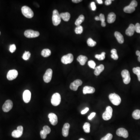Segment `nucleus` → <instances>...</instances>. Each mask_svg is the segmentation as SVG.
<instances>
[{
  "label": "nucleus",
  "mask_w": 140,
  "mask_h": 140,
  "mask_svg": "<svg viewBox=\"0 0 140 140\" xmlns=\"http://www.w3.org/2000/svg\"><path fill=\"white\" fill-rule=\"evenodd\" d=\"M109 98L111 102L115 106H119L122 101L120 96L115 93L110 94Z\"/></svg>",
  "instance_id": "1"
},
{
  "label": "nucleus",
  "mask_w": 140,
  "mask_h": 140,
  "mask_svg": "<svg viewBox=\"0 0 140 140\" xmlns=\"http://www.w3.org/2000/svg\"><path fill=\"white\" fill-rule=\"evenodd\" d=\"M23 15L28 18H32L34 16V14L32 10L27 6H23L21 9Z\"/></svg>",
  "instance_id": "2"
},
{
  "label": "nucleus",
  "mask_w": 140,
  "mask_h": 140,
  "mask_svg": "<svg viewBox=\"0 0 140 140\" xmlns=\"http://www.w3.org/2000/svg\"><path fill=\"white\" fill-rule=\"evenodd\" d=\"M61 18H60V14L57 10H54L53 11L52 16V22L54 26H58L61 22Z\"/></svg>",
  "instance_id": "3"
},
{
  "label": "nucleus",
  "mask_w": 140,
  "mask_h": 140,
  "mask_svg": "<svg viewBox=\"0 0 140 140\" xmlns=\"http://www.w3.org/2000/svg\"><path fill=\"white\" fill-rule=\"evenodd\" d=\"M113 110L112 107L108 106L106 108V111L102 114L103 119L105 121L110 120L113 116Z\"/></svg>",
  "instance_id": "4"
},
{
  "label": "nucleus",
  "mask_w": 140,
  "mask_h": 140,
  "mask_svg": "<svg viewBox=\"0 0 140 140\" xmlns=\"http://www.w3.org/2000/svg\"><path fill=\"white\" fill-rule=\"evenodd\" d=\"M61 97L59 93H56L52 95L51 99V103L53 106H57L60 104Z\"/></svg>",
  "instance_id": "5"
},
{
  "label": "nucleus",
  "mask_w": 140,
  "mask_h": 140,
  "mask_svg": "<svg viewBox=\"0 0 140 140\" xmlns=\"http://www.w3.org/2000/svg\"><path fill=\"white\" fill-rule=\"evenodd\" d=\"M122 77L123 78V81L124 84H127L130 83L131 81L130 73L127 70H123L121 73Z\"/></svg>",
  "instance_id": "6"
},
{
  "label": "nucleus",
  "mask_w": 140,
  "mask_h": 140,
  "mask_svg": "<svg viewBox=\"0 0 140 140\" xmlns=\"http://www.w3.org/2000/svg\"><path fill=\"white\" fill-rule=\"evenodd\" d=\"M74 57L71 53L68 54L63 56L61 59V62L64 64H69L73 62Z\"/></svg>",
  "instance_id": "7"
},
{
  "label": "nucleus",
  "mask_w": 140,
  "mask_h": 140,
  "mask_svg": "<svg viewBox=\"0 0 140 140\" xmlns=\"http://www.w3.org/2000/svg\"><path fill=\"white\" fill-rule=\"evenodd\" d=\"M40 34L38 31L32 30H27L24 32V35L26 37L29 38H37L39 36Z\"/></svg>",
  "instance_id": "8"
},
{
  "label": "nucleus",
  "mask_w": 140,
  "mask_h": 140,
  "mask_svg": "<svg viewBox=\"0 0 140 140\" xmlns=\"http://www.w3.org/2000/svg\"><path fill=\"white\" fill-rule=\"evenodd\" d=\"M23 128L22 126L17 127V130H14L12 133V137L15 138H18L22 136L23 132Z\"/></svg>",
  "instance_id": "9"
},
{
  "label": "nucleus",
  "mask_w": 140,
  "mask_h": 140,
  "mask_svg": "<svg viewBox=\"0 0 140 140\" xmlns=\"http://www.w3.org/2000/svg\"><path fill=\"white\" fill-rule=\"evenodd\" d=\"M82 81L80 79H76L74 82H72L70 86V88L72 90L76 91L78 90L79 86L82 85Z\"/></svg>",
  "instance_id": "10"
},
{
  "label": "nucleus",
  "mask_w": 140,
  "mask_h": 140,
  "mask_svg": "<svg viewBox=\"0 0 140 140\" xmlns=\"http://www.w3.org/2000/svg\"><path fill=\"white\" fill-rule=\"evenodd\" d=\"M18 72L17 70L15 69L11 70L8 71L7 75V78L10 81L14 80L17 78Z\"/></svg>",
  "instance_id": "11"
},
{
  "label": "nucleus",
  "mask_w": 140,
  "mask_h": 140,
  "mask_svg": "<svg viewBox=\"0 0 140 140\" xmlns=\"http://www.w3.org/2000/svg\"><path fill=\"white\" fill-rule=\"evenodd\" d=\"M53 71L50 69L47 70L45 74L43 76V79L44 81L46 83H48L51 81L52 78Z\"/></svg>",
  "instance_id": "12"
},
{
  "label": "nucleus",
  "mask_w": 140,
  "mask_h": 140,
  "mask_svg": "<svg viewBox=\"0 0 140 140\" xmlns=\"http://www.w3.org/2000/svg\"><path fill=\"white\" fill-rule=\"evenodd\" d=\"M13 103L10 100H7L3 106V110L4 112H8L12 109Z\"/></svg>",
  "instance_id": "13"
},
{
  "label": "nucleus",
  "mask_w": 140,
  "mask_h": 140,
  "mask_svg": "<svg viewBox=\"0 0 140 140\" xmlns=\"http://www.w3.org/2000/svg\"><path fill=\"white\" fill-rule=\"evenodd\" d=\"M116 134L119 137H123L124 138H127L128 137V133L126 129L123 128H118L116 131Z\"/></svg>",
  "instance_id": "14"
},
{
  "label": "nucleus",
  "mask_w": 140,
  "mask_h": 140,
  "mask_svg": "<svg viewBox=\"0 0 140 140\" xmlns=\"http://www.w3.org/2000/svg\"><path fill=\"white\" fill-rule=\"evenodd\" d=\"M23 101L25 103H28L29 102L31 97V91L29 90H25L23 92Z\"/></svg>",
  "instance_id": "15"
},
{
  "label": "nucleus",
  "mask_w": 140,
  "mask_h": 140,
  "mask_svg": "<svg viewBox=\"0 0 140 140\" xmlns=\"http://www.w3.org/2000/svg\"><path fill=\"white\" fill-rule=\"evenodd\" d=\"M48 116L51 125L54 126L57 125L58 121V117L56 114L53 113H50L48 115Z\"/></svg>",
  "instance_id": "16"
},
{
  "label": "nucleus",
  "mask_w": 140,
  "mask_h": 140,
  "mask_svg": "<svg viewBox=\"0 0 140 140\" xmlns=\"http://www.w3.org/2000/svg\"><path fill=\"white\" fill-rule=\"evenodd\" d=\"M135 31V25L133 24H130L125 32L126 34L128 36H132L134 34Z\"/></svg>",
  "instance_id": "17"
},
{
  "label": "nucleus",
  "mask_w": 140,
  "mask_h": 140,
  "mask_svg": "<svg viewBox=\"0 0 140 140\" xmlns=\"http://www.w3.org/2000/svg\"><path fill=\"white\" fill-rule=\"evenodd\" d=\"M70 127V125L69 123H66L64 124L62 130V134L63 137H67L68 136Z\"/></svg>",
  "instance_id": "18"
},
{
  "label": "nucleus",
  "mask_w": 140,
  "mask_h": 140,
  "mask_svg": "<svg viewBox=\"0 0 140 140\" xmlns=\"http://www.w3.org/2000/svg\"><path fill=\"white\" fill-rule=\"evenodd\" d=\"M95 88L93 87H90V86H86L83 88V94L84 95L87 94H94L95 92Z\"/></svg>",
  "instance_id": "19"
},
{
  "label": "nucleus",
  "mask_w": 140,
  "mask_h": 140,
  "mask_svg": "<svg viewBox=\"0 0 140 140\" xmlns=\"http://www.w3.org/2000/svg\"><path fill=\"white\" fill-rule=\"evenodd\" d=\"M104 69V66L103 64H101L100 66H97L95 69L94 74L96 76H98L100 73L103 71Z\"/></svg>",
  "instance_id": "20"
},
{
  "label": "nucleus",
  "mask_w": 140,
  "mask_h": 140,
  "mask_svg": "<svg viewBox=\"0 0 140 140\" xmlns=\"http://www.w3.org/2000/svg\"><path fill=\"white\" fill-rule=\"evenodd\" d=\"M116 15L115 13L112 12L110 13L107 16V21L108 23H112L115 21Z\"/></svg>",
  "instance_id": "21"
},
{
  "label": "nucleus",
  "mask_w": 140,
  "mask_h": 140,
  "mask_svg": "<svg viewBox=\"0 0 140 140\" xmlns=\"http://www.w3.org/2000/svg\"><path fill=\"white\" fill-rule=\"evenodd\" d=\"M115 36L119 43L123 44L124 43V38L123 35L120 32H115Z\"/></svg>",
  "instance_id": "22"
},
{
  "label": "nucleus",
  "mask_w": 140,
  "mask_h": 140,
  "mask_svg": "<svg viewBox=\"0 0 140 140\" xmlns=\"http://www.w3.org/2000/svg\"><path fill=\"white\" fill-rule=\"evenodd\" d=\"M77 60L81 66H84L85 65L86 62L87 61L88 58L86 56L81 55L79 56Z\"/></svg>",
  "instance_id": "23"
},
{
  "label": "nucleus",
  "mask_w": 140,
  "mask_h": 140,
  "mask_svg": "<svg viewBox=\"0 0 140 140\" xmlns=\"http://www.w3.org/2000/svg\"><path fill=\"white\" fill-rule=\"evenodd\" d=\"M60 18L61 19L63 20L64 21L68 22L69 20L71 18V15L68 12L66 13H61L60 14Z\"/></svg>",
  "instance_id": "24"
},
{
  "label": "nucleus",
  "mask_w": 140,
  "mask_h": 140,
  "mask_svg": "<svg viewBox=\"0 0 140 140\" xmlns=\"http://www.w3.org/2000/svg\"><path fill=\"white\" fill-rule=\"evenodd\" d=\"M84 20H85V16L83 15H80L79 16L78 18L76 21L75 24L77 26L80 25L84 22Z\"/></svg>",
  "instance_id": "25"
},
{
  "label": "nucleus",
  "mask_w": 140,
  "mask_h": 140,
  "mask_svg": "<svg viewBox=\"0 0 140 140\" xmlns=\"http://www.w3.org/2000/svg\"><path fill=\"white\" fill-rule=\"evenodd\" d=\"M135 7H132L130 5L125 7L123 9V10L125 13H133L135 11Z\"/></svg>",
  "instance_id": "26"
},
{
  "label": "nucleus",
  "mask_w": 140,
  "mask_h": 140,
  "mask_svg": "<svg viewBox=\"0 0 140 140\" xmlns=\"http://www.w3.org/2000/svg\"><path fill=\"white\" fill-rule=\"evenodd\" d=\"M51 54V50L48 49H44L41 52L42 56L44 57H48Z\"/></svg>",
  "instance_id": "27"
},
{
  "label": "nucleus",
  "mask_w": 140,
  "mask_h": 140,
  "mask_svg": "<svg viewBox=\"0 0 140 140\" xmlns=\"http://www.w3.org/2000/svg\"><path fill=\"white\" fill-rule=\"evenodd\" d=\"M84 131L86 133H89L90 132V125L88 122H86L83 126Z\"/></svg>",
  "instance_id": "28"
},
{
  "label": "nucleus",
  "mask_w": 140,
  "mask_h": 140,
  "mask_svg": "<svg viewBox=\"0 0 140 140\" xmlns=\"http://www.w3.org/2000/svg\"><path fill=\"white\" fill-rule=\"evenodd\" d=\"M132 117L135 119H140V110L137 109L133 112L132 114Z\"/></svg>",
  "instance_id": "29"
},
{
  "label": "nucleus",
  "mask_w": 140,
  "mask_h": 140,
  "mask_svg": "<svg viewBox=\"0 0 140 140\" xmlns=\"http://www.w3.org/2000/svg\"><path fill=\"white\" fill-rule=\"evenodd\" d=\"M111 53H112L111 55V58L115 60H117L118 59V56L117 54V50L115 49H112Z\"/></svg>",
  "instance_id": "30"
},
{
  "label": "nucleus",
  "mask_w": 140,
  "mask_h": 140,
  "mask_svg": "<svg viewBox=\"0 0 140 140\" xmlns=\"http://www.w3.org/2000/svg\"><path fill=\"white\" fill-rule=\"evenodd\" d=\"M87 43L88 45L90 47H94L96 45L97 43L95 41L93 40V39L90 38L87 41Z\"/></svg>",
  "instance_id": "31"
},
{
  "label": "nucleus",
  "mask_w": 140,
  "mask_h": 140,
  "mask_svg": "<svg viewBox=\"0 0 140 140\" xmlns=\"http://www.w3.org/2000/svg\"><path fill=\"white\" fill-rule=\"evenodd\" d=\"M105 54L106 53L104 52H102L101 54H97L95 55V57L99 60H103L105 59Z\"/></svg>",
  "instance_id": "32"
},
{
  "label": "nucleus",
  "mask_w": 140,
  "mask_h": 140,
  "mask_svg": "<svg viewBox=\"0 0 140 140\" xmlns=\"http://www.w3.org/2000/svg\"><path fill=\"white\" fill-rule=\"evenodd\" d=\"M83 28L82 26L81 25L78 26H76L75 29V32L76 34H80L83 32Z\"/></svg>",
  "instance_id": "33"
},
{
  "label": "nucleus",
  "mask_w": 140,
  "mask_h": 140,
  "mask_svg": "<svg viewBox=\"0 0 140 140\" xmlns=\"http://www.w3.org/2000/svg\"><path fill=\"white\" fill-rule=\"evenodd\" d=\"M99 17L100 20L101 21V25L103 27H105L106 24L105 22V18L104 15L103 14H100Z\"/></svg>",
  "instance_id": "34"
},
{
  "label": "nucleus",
  "mask_w": 140,
  "mask_h": 140,
  "mask_svg": "<svg viewBox=\"0 0 140 140\" xmlns=\"http://www.w3.org/2000/svg\"><path fill=\"white\" fill-rule=\"evenodd\" d=\"M31 54L29 51H25L22 56V58L24 60H27L29 59L31 57Z\"/></svg>",
  "instance_id": "35"
},
{
  "label": "nucleus",
  "mask_w": 140,
  "mask_h": 140,
  "mask_svg": "<svg viewBox=\"0 0 140 140\" xmlns=\"http://www.w3.org/2000/svg\"><path fill=\"white\" fill-rule=\"evenodd\" d=\"M113 137V135L110 133H108L106 136L102 138L100 140H111Z\"/></svg>",
  "instance_id": "36"
},
{
  "label": "nucleus",
  "mask_w": 140,
  "mask_h": 140,
  "mask_svg": "<svg viewBox=\"0 0 140 140\" xmlns=\"http://www.w3.org/2000/svg\"><path fill=\"white\" fill-rule=\"evenodd\" d=\"M88 65L89 67L93 69H95L96 67V63L93 60H91L88 61Z\"/></svg>",
  "instance_id": "37"
},
{
  "label": "nucleus",
  "mask_w": 140,
  "mask_h": 140,
  "mask_svg": "<svg viewBox=\"0 0 140 140\" xmlns=\"http://www.w3.org/2000/svg\"><path fill=\"white\" fill-rule=\"evenodd\" d=\"M43 130L47 135L50 134L51 132V129L48 126H44L43 127Z\"/></svg>",
  "instance_id": "38"
},
{
  "label": "nucleus",
  "mask_w": 140,
  "mask_h": 140,
  "mask_svg": "<svg viewBox=\"0 0 140 140\" xmlns=\"http://www.w3.org/2000/svg\"><path fill=\"white\" fill-rule=\"evenodd\" d=\"M133 72L134 74H135L137 76L140 73V67H134L133 69Z\"/></svg>",
  "instance_id": "39"
},
{
  "label": "nucleus",
  "mask_w": 140,
  "mask_h": 140,
  "mask_svg": "<svg viewBox=\"0 0 140 140\" xmlns=\"http://www.w3.org/2000/svg\"><path fill=\"white\" fill-rule=\"evenodd\" d=\"M16 50V46L15 44L11 45L10 47V51L11 53L15 52Z\"/></svg>",
  "instance_id": "40"
},
{
  "label": "nucleus",
  "mask_w": 140,
  "mask_h": 140,
  "mask_svg": "<svg viewBox=\"0 0 140 140\" xmlns=\"http://www.w3.org/2000/svg\"><path fill=\"white\" fill-rule=\"evenodd\" d=\"M40 135L42 139H44L46 138L47 135L43 131V130H42L40 132Z\"/></svg>",
  "instance_id": "41"
},
{
  "label": "nucleus",
  "mask_w": 140,
  "mask_h": 140,
  "mask_svg": "<svg viewBox=\"0 0 140 140\" xmlns=\"http://www.w3.org/2000/svg\"><path fill=\"white\" fill-rule=\"evenodd\" d=\"M135 31L138 33L140 34V24L139 23H137L135 26Z\"/></svg>",
  "instance_id": "42"
},
{
  "label": "nucleus",
  "mask_w": 140,
  "mask_h": 140,
  "mask_svg": "<svg viewBox=\"0 0 140 140\" xmlns=\"http://www.w3.org/2000/svg\"><path fill=\"white\" fill-rule=\"evenodd\" d=\"M137 1L134 0V1H132L131 3H130L129 5L131 6L132 7L135 8V7H136L137 6Z\"/></svg>",
  "instance_id": "43"
},
{
  "label": "nucleus",
  "mask_w": 140,
  "mask_h": 140,
  "mask_svg": "<svg viewBox=\"0 0 140 140\" xmlns=\"http://www.w3.org/2000/svg\"><path fill=\"white\" fill-rule=\"evenodd\" d=\"M90 6L91 7V10H92V11H94L96 10L97 7H96V4H95V2H91V3Z\"/></svg>",
  "instance_id": "44"
},
{
  "label": "nucleus",
  "mask_w": 140,
  "mask_h": 140,
  "mask_svg": "<svg viewBox=\"0 0 140 140\" xmlns=\"http://www.w3.org/2000/svg\"><path fill=\"white\" fill-rule=\"evenodd\" d=\"M95 115H96V113H95V112L92 113L88 116V119L90 120H91L95 117Z\"/></svg>",
  "instance_id": "45"
},
{
  "label": "nucleus",
  "mask_w": 140,
  "mask_h": 140,
  "mask_svg": "<svg viewBox=\"0 0 140 140\" xmlns=\"http://www.w3.org/2000/svg\"><path fill=\"white\" fill-rule=\"evenodd\" d=\"M89 109L88 107H86L85 109H84L83 110H82L81 112V114L82 115H85V114H86L89 111Z\"/></svg>",
  "instance_id": "46"
},
{
  "label": "nucleus",
  "mask_w": 140,
  "mask_h": 140,
  "mask_svg": "<svg viewBox=\"0 0 140 140\" xmlns=\"http://www.w3.org/2000/svg\"><path fill=\"white\" fill-rule=\"evenodd\" d=\"M112 1H111V0H106V1H105V4L107 5V6H109V5H110L111 4Z\"/></svg>",
  "instance_id": "47"
},
{
  "label": "nucleus",
  "mask_w": 140,
  "mask_h": 140,
  "mask_svg": "<svg viewBox=\"0 0 140 140\" xmlns=\"http://www.w3.org/2000/svg\"><path fill=\"white\" fill-rule=\"evenodd\" d=\"M82 1L81 0H72V2L75 3H80Z\"/></svg>",
  "instance_id": "48"
},
{
  "label": "nucleus",
  "mask_w": 140,
  "mask_h": 140,
  "mask_svg": "<svg viewBox=\"0 0 140 140\" xmlns=\"http://www.w3.org/2000/svg\"><path fill=\"white\" fill-rule=\"evenodd\" d=\"M97 2L99 4H102L103 1L102 0H97Z\"/></svg>",
  "instance_id": "49"
},
{
  "label": "nucleus",
  "mask_w": 140,
  "mask_h": 140,
  "mask_svg": "<svg viewBox=\"0 0 140 140\" xmlns=\"http://www.w3.org/2000/svg\"><path fill=\"white\" fill-rule=\"evenodd\" d=\"M136 55H137V56H138V57H139V56H140V51H137L136 52Z\"/></svg>",
  "instance_id": "50"
},
{
  "label": "nucleus",
  "mask_w": 140,
  "mask_h": 140,
  "mask_svg": "<svg viewBox=\"0 0 140 140\" xmlns=\"http://www.w3.org/2000/svg\"><path fill=\"white\" fill-rule=\"evenodd\" d=\"M95 20H96V21H99V20H100L99 17L98 16H96V17H95Z\"/></svg>",
  "instance_id": "51"
},
{
  "label": "nucleus",
  "mask_w": 140,
  "mask_h": 140,
  "mask_svg": "<svg viewBox=\"0 0 140 140\" xmlns=\"http://www.w3.org/2000/svg\"><path fill=\"white\" fill-rule=\"evenodd\" d=\"M138 79V80L140 82V73L139 74L137 75Z\"/></svg>",
  "instance_id": "52"
},
{
  "label": "nucleus",
  "mask_w": 140,
  "mask_h": 140,
  "mask_svg": "<svg viewBox=\"0 0 140 140\" xmlns=\"http://www.w3.org/2000/svg\"><path fill=\"white\" fill-rule=\"evenodd\" d=\"M138 61L140 62V56L138 57Z\"/></svg>",
  "instance_id": "53"
},
{
  "label": "nucleus",
  "mask_w": 140,
  "mask_h": 140,
  "mask_svg": "<svg viewBox=\"0 0 140 140\" xmlns=\"http://www.w3.org/2000/svg\"><path fill=\"white\" fill-rule=\"evenodd\" d=\"M79 140H85V139L83 138H80Z\"/></svg>",
  "instance_id": "54"
},
{
  "label": "nucleus",
  "mask_w": 140,
  "mask_h": 140,
  "mask_svg": "<svg viewBox=\"0 0 140 140\" xmlns=\"http://www.w3.org/2000/svg\"><path fill=\"white\" fill-rule=\"evenodd\" d=\"M0 35H1V32H0Z\"/></svg>",
  "instance_id": "55"
}]
</instances>
